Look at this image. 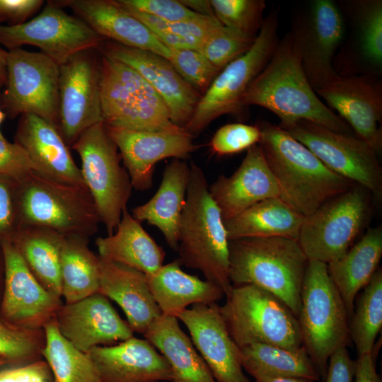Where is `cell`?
Returning a JSON list of instances; mask_svg holds the SVG:
<instances>
[{
	"label": "cell",
	"instance_id": "obj_29",
	"mask_svg": "<svg viewBox=\"0 0 382 382\" xmlns=\"http://www.w3.org/2000/svg\"><path fill=\"white\" fill-rule=\"evenodd\" d=\"M99 257L135 269L146 277L163 265L166 252L125 209L115 232L96 240Z\"/></svg>",
	"mask_w": 382,
	"mask_h": 382
},
{
	"label": "cell",
	"instance_id": "obj_24",
	"mask_svg": "<svg viewBox=\"0 0 382 382\" xmlns=\"http://www.w3.org/2000/svg\"><path fill=\"white\" fill-rule=\"evenodd\" d=\"M87 354L101 382H158L173 380L166 359L146 339L132 337L115 345L93 347Z\"/></svg>",
	"mask_w": 382,
	"mask_h": 382
},
{
	"label": "cell",
	"instance_id": "obj_42",
	"mask_svg": "<svg viewBox=\"0 0 382 382\" xmlns=\"http://www.w3.org/2000/svg\"><path fill=\"white\" fill-rule=\"evenodd\" d=\"M168 61L178 74L202 96L220 72L201 52L191 49L170 50Z\"/></svg>",
	"mask_w": 382,
	"mask_h": 382
},
{
	"label": "cell",
	"instance_id": "obj_57",
	"mask_svg": "<svg viewBox=\"0 0 382 382\" xmlns=\"http://www.w3.org/2000/svg\"><path fill=\"white\" fill-rule=\"evenodd\" d=\"M6 19L4 12L3 0H0V22Z\"/></svg>",
	"mask_w": 382,
	"mask_h": 382
},
{
	"label": "cell",
	"instance_id": "obj_22",
	"mask_svg": "<svg viewBox=\"0 0 382 382\" xmlns=\"http://www.w3.org/2000/svg\"><path fill=\"white\" fill-rule=\"evenodd\" d=\"M298 42L302 66L314 91L335 79L338 74L332 60L344 33L342 16L330 0L313 3L303 25L292 30Z\"/></svg>",
	"mask_w": 382,
	"mask_h": 382
},
{
	"label": "cell",
	"instance_id": "obj_50",
	"mask_svg": "<svg viewBox=\"0 0 382 382\" xmlns=\"http://www.w3.org/2000/svg\"><path fill=\"white\" fill-rule=\"evenodd\" d=\"M43 4L41 0H3L4 15L9 25L24 23Z\"/></svg>",
	"mask_w": 382,
	"mask_h": 382
},
{
	"label": "cell",
	"instance_id": "obj_4",
	"mask_svg": "<svg viewBox=\"0 0 382 382\" xmlns=\"http://www.w3.org/2000/svg\"><path fill=\"white\" fill-rule=\"evenodd\" d=\"M228 276L232 286L250 284L283 301L297 318L309 260L297 241L274 238L231 240Z\"/></svg>",
	"mask_w": 382,
	"mask_h": 382
},
{
	"label": "cell",
	"instance_id": "obj_48",
	"mask_svg": "<svg viewBox=\"0 0 382 382\" xmlns=\"http://www.w3.org/2000/svg\"><path fill=\"white\" fill-rule=\"evenodd\" d=\"M52 374L45 360L0 371V382H52Z\"/></svg>",
	"mask_w": 382,
	"mask_h": 382
},
{
	"label": "cell",
	"instance_id": "obj_34",
	"mask_svg": "<svg viewBox=\"0 0 382 382\" xmlns=\"http://www.w3.org/2000/svg\"><path fill=\"white\" fill-rule=\"evenodd\" d=\"M64 236L41 226H23L10 238L29 271L50 293L62 297L60 255Z\"/></svg>",
	"mask_w": 382,
	"mask_h": 382
},
{
	"label": "cell",
	"instance_id": "obj_17",
	"mask_svg": "<svg viewBox=\"0 0 382 382\" xmlns=\"http://www.w3.org/2000/svg\"><path fill=\"white\" fill-rule=\"evenodd\" d=\"M106 127L117 147L132 188L146 191L153 185L156 164L174 158L185 159L197 146L185 130L179 132H153Z\"/></svg>",
	"mask_w": 382,
	"mask_h": 382
},
{
	"label": "cell",
	"instance_id": "obj_44",
	"mask_svg": "<svg viewBox=\"0 0 382 382\" xmlns=\"http://www.w3.org/2000/svg\"><path fill=\"white\" fill-rule=\"evenodd\" d=\"M361 46L364 56L374 64L382 62V3L369 4L361 24Z\"/></svg>",
	"mask_w": 382,
	"mask_h": 382
},
{
	"label": "cell",
	"instance_id": "obj_13",
	"mask_svg": "<svg viewBox=\"0 0 382 382\" xmlns=\"http://www.w3.org/2000/svg\"><path fill=\"white\" fill-rule=\"evenodd\" d=\"M59 66L41 52L8 50L2 98L6 115H35L58 127Z\"/></svg>",
	"mask_w": 382,
	"mask_h": 382
},
{
	"label": "cell",
	"instance_id": "obj_20",
	"mask_svg": "<svg viewBox=\"0 0 382 382\" xmlns=\"http://www.w3.org/2000/svg\"><path fill=\"white\" fill-rule=\"evenodd\" d=\"M353 132L378 154L382 148V94L379 85L364 76H341L315 91Z\"/></svg>",
	"mask_w": 382,
	"mask_h": 382
},
{
	"label": "cell",
	"instance_id": "obj_3",
	"mask_svg": "<svg viewBox=\"0 0 382 382\" xmlns=\"http://www.w3.org/2000/svg\"><path fill=\"white\" fill-rule=\"evenodd\" d=\"M185 204L178 227V260L200 271L227 296L229 279L228 238L221 211L213 199L202 169L190 163Z\"/></svg>",
	"mask_w": 382,
	"mask_h": 382
},
{
	"label": "cell",
	"instance_id": "obj_45",
	"mask_svg": "<svg viewBox=\"0 0 382 382\" xmlns=\"http://www.w3.org/2000/svg\"><path fill=\"white\" fill-rule=\"evenodd\" d=\"M19 228L18 181L0 175V240L10 239Z\"/></svg>",
	"mask_w": 382,
	"mask_h": 382
},
{
	"label": "cell",
	"instance_id": "obj_25",
	"mask_svg": "<svg viewBox=\"0 0 382 382\" xmlns=\"http://www.w3.org/2000/svg\"><path fill=\"white\" fill-rule=\"evenodd\" d=\"M16 142L27 152L35 172L59 183L85 186L80 168L56 125L35 115H22Z\"/></svg>",
	"mask_w": 382,
	"mask_h": 382
},
{
	"label": "cell",
	"instance_id": "obj_52",
	"mask_svg": "<svg viewBox=\"0 0 382 382\" xmlns=\"http://www.w3.org/2000/svg\"><path fill=\"white\" fill-rule=\"evenodd\" d=\"M180 1L195 13L206 16H214L209 1L180 0Z\"/></svg>",
	"mask_w": 382,
	"mask_h": 382
},
{
	"label": "cell",
	"instance_id": "obj_38",
	"mask_svg": "<svg viewBox=\"0 0 382 382\" xmlns=\"http://www.w3.org/2000/svg\"><path fill=\"white\" fill-rule=\"evenodd\" d=\"M382 327V270L378 268L358 293L349 319V332L357 357L371 354Z\"/></svg>",
	"mask_w": 382,
	"mask_h": 382
},
{
	"label": "cell",
	"instance_id": "obj_54",
	"mask_svg": "<svg viewBox=\"0 0 382 382\" xmlns=\"http://www.w3.org/2000/svg\"><path fill=\"white\" fill-rule=\"evenodd\" d=\"M7 54L8 51L0 47V80L4 85L6 82V64H7Z\"/></svg>",
	"mask_w": 382,
	"mask_h": 382
},
{
	"label": "cell",
	"instance_id": "obj_2",
	"mask_svg": "<svg viewBox=\"0 0 382 382\" xmlns=\"http://www.w3.org/2000/svg\"><path fill=\"white\" fill-rule=\"evenodd\" d=\"M259 142L277 183L279 197L306 217L356 183L327 168L279 125L263 122Z\"/></svg>",
	"mask_w": 382,
	"mask_h": 382
},
{
	"label": "cell",
	"instance_id": "obj_30",
	"mask_svg": "<svg viewBox=\"0 0 382 382\" xmlns=\"http://www.w3.org/2000/svg\"><path fill=\"white\" fill-rule=\"evenodd\" d=\"M181 265L176 259L146 277L150 292L162 314L177 318L190 305L216 303L225 296L218 285L184 272Z\"/></svg>",
	"mask_w": 382,
	"mask_h": 382
},
{
	"label": "cell",
	"instance_id": "obj_26",
	"mask_svg": "<svg viewBox=\"0 0 382 382\" xmlns=\"http://www.w3.org/2000/svg\"><path fill=\"white\" fill-rule=\"evenodd\" d=\"M63 2L73 11L75 16L104 39L109 38L127 47L151 52L167 60L170 58V50L117 1L69 0Z\"/></svg>",
	"mask_w": 382,
	"mask_h": 382
},
{
	"label": "cell",
	"instance_id": "obj_47",
	"mask_svg": "<svg viewBox=\"0 0 382 382\" xmlns=\"http://www.w3.org/2000/svg\"><path fill=\"white\" fill-rule=\"evenodd\" d=\"M35 171V167L25 150L16 142L0 137V175L17 181Z\"/></svg>",
	"mask_w": 382,
	"mask_h": 382
},
{
	"label": "cell",
	"instance_id": "obj_9",
	"mask_svg": "<svg viewBox=\"0 0 382 382\" xmlns=\"http://www.w3.org/2000/svg\"><path fill=\"white\" fill-rule=\"evenodd\" d=\"M375 202L356 184L306 216L297 241L308 259L328 264L342 257L368 228Z\"/></svg>",
	"mask_w": 382,
	"mask_h": 382
},
{
	"label": "cell",
	"instance_id": "obj_40",
	"mask_svg": "<svg viewBox=\"0 0 382 382\" xmlns=\"http://www.w3.org/2000/svg\"><path fill=\"white\" fill-rule=\"evenodd\" d=\"M214 16L228 28L256 37L265 18L263 0H211Z\"/></svg>",
	"mask_w": 382,
	"mask_h": 382
},
{
	"label": "cell",
	"instance_id": "obj_31",
	"mask_svg": "<svg viewBox=\"0 0 382 382\" xmlns=\"http://www.w3.org/2000/svg\"><path fill=\"white\" fill-rule=\"evenodd\" d=\"M382 256V226L368 228L362 237L338 260L327 264L350 318L358 293L369 282Z\"/></svg>",
	"mask_w": 382,
	"mask_h": 382
},
{
	"label": "cell",
	"instance_id": "obj_43",
	"mask_svg": "<svg viewBox=\"0 0 382 382\" xmlns=\"http://www.w3.org/2000/svg\"><path fill=\"white\" fill-rule=\"evenodd\" d=\"M260 137V129L257 126L227 124L215 132L210 147L212 151L219 156L233 154L259 144Z\"/></svg>",
	"mask_w": 382,
	"mask_h": 382
},
{
	"label": "cell",
	"instance_id": "obj_37",
	"mask_svg": "<svg viewBox=\"0 0 382 382\" xmlns=\"http://www.w3.org/2000/svg\"><path fill=\"white\" fill-rule=\"evenodd\" d=\"M44 330L45 345L42 357L51 369L52 382H101L90 356L60 333L55 318L44 326Z\"/></svg>",
	"mask_w": 382,
	"mask_h": 382
},
{
	"label": "cell",
	"instance_id": "obj_11",
	"mask_svg": "<svg viewBox=\"0 0 382 382\" xmlns=\"http://www.w3.org/2000/svg\"><path fill=\"white\" fill-rule=\"evenodd\" d=\"M278 14L265 18L252 47L226 65L202 96L185 131L192 136L204 130L223 115H238L243 110V97L253 79L272 57L279 42Z\"/></svg>",
	"mask_w": 382,
	"mask_h": 382
},
{
	"label": "cell",
	"instance_id": "obj_7",
	"mask_svg": "<svg viewBox=\"0 0 382 382\" xmlns=\"http://www.w3.org/2000/svg\"><path fill=\"white\" fill-rule=\"evenodd\" d=\"M20 227L35 226L62 236L91 237L100 217L85 186L65 184L33 171L18 181Z\"/></svg>",
	"mask_w": 382,
	"mask_h": 382
},
{
	"label": "cell",
	"instance_id": "obj_5",
	"mask_svg": "<svg viewBox=\"0 0 382 382\" xmlns=\"http://www.w3.org/2000/svg\"><path fill=\"white\" fill-rule=\"evenodd\" d=\"M302 346L325 378L332 353L351 344L349 319L342 298L331 279L327 264L309 260L301 291L297 317Z\"/></svg>",
	"mask_w": 382,
	"mask_h": 382
},
{
	"label": "cell",
	"instance_id": "obj_33",
	"mask_svg": "<svg viewBox=\"0 0 382 382\" xmlns=\"http://www.w3.org/2000/svg\"><path fill=\"white\" fill-rule=\"evenodd\" d=\"M304 218L274 197L256 203L224 223L228 241L274 237L297 241Z\"/></svg>",
	"mask_w": 382,
	"mask_h": 382
},
{
	"label": "cell",
	"instance_id": "obj_18",
	"mask_svg": "<svg viewBox=\"0 0 382 382\" xmlns=\"http://www.w3.org/2000/svg\"><path fill=\"white\" fill-rule=\"evenodd\" d=\"M99 48L103 55L122 62L139 73L164 100L172 122L184 129L202 95L178 74L168 60L115 42H103Z\"/></svg>",
	"mask_w": 382,
	"mask_h": 382
},
{
	"label": "cell",
	"instance_id": "obj_1",
	"mask_svg": "<svg viewBox=\"0 0 382 382\" xmlns=\"http://www.w3.org/2000/svg\"><path fill=\"white\" fill-rule=\"evenodd\" d=\"M242 105L267 109L280 120V127L306 120L335 132L354 134L351 127L325 105L304 73L293 31L279 41L268 63L245 93Z\"/></svg>",
	"mask_w": 382,
	"mask_h": 382
},
{
	"label": "cell",
	"instance_id": "obj_21",
	"mask_svg": "<svg viewBox=\"0 0 382 382\" xmlns=\"http://www.w3.org/2000/svg\"><path fill=\"white\" fill-rule=\"evenodd\" d=\"M216 382H251L244 374L240 349L230 336L217 303L194 304L177 316Z\"/></svg>",
	"mask_w": 382,
	"mask_h": 382
},
{
	"label": "cell",
	"instance_id": "obj_19",
	"mask_svg": "<svg viewBox=\"0 0 382 382\" xmlns=\"http://www.w3.org/2000/svg\"><path fill=\"white\" fill-rule=\"evenodd\" d=\"M60 333L80 351L110 346L133 336L134 331L110 304L96 293L71 303L62 304L55 316Z\"/></svg>",
	"mask_w": 382,
	"mask_h": 382
},
{
	"label": "cell",
	"instance_id": "obj_56",
	"mask_svg": "<svg viewBox=\"0 0 382 382\" xmlns=\"http://www.w3.org/2000/svg\"><path fill=\"white\" fill-rule=\"evenodd\" d=\"M3 85H4L3 82L0 80V88ZM6 116V114L4 113V112L2 110L1 108L0 107V128H1V125L2 122H4ZM0 137H4L3 134L1 132V129H0Z\"/></svg>",
	"mask_w": 382,
	"mask_h": 382
},
{
	"label": "cell",
	"instance_id": "obj_35",
	"mask_svg": "<svg viewBox=\"0 0 382 382\" xmlns=\"http://www.w3.org/2000/svg\"><path fill=\"white\" fill-rule=\"evenodd\" d=\"M243 369L255 379L262 376L294 377L319 381V373L302 346L298 349L254 343L239 347Z\"/></svg>",
	"mask_w": 382,
	"mask_h": 382
},
{
	"label": "cell",
	"instance_id": "obj_46",
	"mask_svg": "<svg viewBox=\"0 0 382 382\" xmlns=\"http://www.w3.org/2000/svg\"><path fill=\"white\" fill-rule=\"evenodd\" d=\"M124 7L154 16L168 22H180L194 18L195 13L175 0H117Z\"/></svg>",
	"mask_w": 382,
	"mask_h": 382
},
{
	"label": "cell",
	"instance_id": "obj_36",
	"mask_svg": "<svg viewBox=\"0 0 382 382\" xmlns=\"http://www.w3.org/2000/svg\"><path fill=\"white\" fill-rule=\"evenodd\" d=\"M89 238L64 236L60 255L62 296L71 303L99 293V257L89 248Z\"/></svg>",
	"mask_w": 382,
	"mask_h": 382
},
{
	"label": "cell",
	"instance_id": "obj_10",
	"mask_svg": "<svg viewBox=\"0 0 382 382\" xmlns=\"http://www.w3.org/2000/svg\"><path fill=\"white\" fill-rule=\"evenodd\" d=\"M71 148L81 158V175L90 192L100 223L108 235L112 234L122 213L127 209L132 186L129 175L121 164L117 146L103 122L85 130Z\"/></svg>",
	"mask_w": 382,
	"mask_h": 382
},
{
	"label": "cell",
	"instance_id": "obj_15",
	"mask_svg": "<svg viewBox=\"0 0 382 382\" xmlns=\"http://www.w3.org/2000/svg\"><path fill=\"white\" fill-rule=\"evenodd\" d=\"M59 68L58 127L71 147L85 130L103 122L100 60L90 50L74 55Z\"/></svg>",
	"mask_w": 382,
	"mask_h": 382
},
{
	"label": "cell",
	"instance_id": "obj_23",
	"mask_svg": "<svg viewBox=\"0 0 382 382\" xmlns=\"http://www.w3.org/2000/svg\"><path fill=\"white\" fill-rule=\"evenodd\" d=\"M209 190L224 221L262 200L279 196L277 183L259 144L248 149L231 175H219Z\"/></svg>",
	"mask_w": 382,
	"mask_h": 382
},
{
	"label": "cell",
	"instance_id": "obj_14",
	"mask_svg": "<svg viewBox=\"0 0 382 382\" xmlns=\"http://www.w3.org/2000/svg\"><path fill=\"white\" fill-rule=\"evenodd\" d=\"M105 40L54 3L28 21L0 25V44L8 50L35 46L59 66L79 52L99 48Z\"/></svg>",
	"mask_w": 382,
	"mask_h": 382
},
{
	"label": "cell",
	"instance_id": "obj_28",
	"mask_svg": "<svg viewBox=\"0 0 382 382\" xmlns=\"http://www.w3.org/2000/svg\"><path fill=\"white\" fill-rule=\"evenodd\" d=\"M190 166L174 158L165 167L158 189L146 202L132 209V216L156 227L168 246L178 249V227L185 204L190 180Z\"/></svg>",
	"mask_w": 382,
	"mask_h": 382
},
{
	"label": "cell",
	"instance_id": "obj_41",
	"mask_svg": "<svg viewBox=\"0 0 382 382\" xmlns=\"http://www.w3.org/2000/svg\"><path fill=\"white\" fill-rule=\"evenodd\" d=\"M256 37L221 25L202 43L201 52L220 71L245 54Z\"/></svg>",
	"mask_w": 382,
	"mask_h": 382
},
{
	"label": "cell",
	"instance_id": "obj_16",
	"mask_svg": "<svg viewBox=\"0 0 382 382\" xmlns=\"http://www.w3.org/2000/svg\"><path fill=\"white\" fill-rule=\"evenodd\" d=\"M4 260V283L0 315L10 323L28 329H44L63 304L29 271L8 238L0 240Z\"/></svg>",
	"mask_w": 382,
	"mask_h": 382
},
{
	"label": "cell",
	"instance_id": "obj_12",
	"mask_svg": "<svg viewBox=\"0 0 382 382\" xmlns=\"http://www.w3.org/2000/svg\"><path fill=\"white\" fill-rule=\"evenodd\" d=\"M307 147L335 173L359 185L379 202L382 168L378 154L355 134L335 132L306 120L281 127Z\"/></svg>",
	"mask_w": 382,
	"mask_h": 382
},
{
	"label": "cell",
	"instance_id": "obj_8",
	"mask_svg": "<svg viewBox=\"0 0 382 382\" xmlns=\"http://www.w3.org/2000/svg\"><path fill=\"white\" fill-rule=\"evenodd\" d=\"M219 311L238 347L264 343L298 349L302 340L297 318L272 294L250 284L233 286Z\"/></svg>",
	"mask_w": 382,
	"mask_h": 382
},
{
	"label": "cell",
	"instance_id": "obj_51",
	"mask_svg": "<svg viewBox=\"0 0 382 382\" xmlns=\"http://www.w3.org/2000/svg\"><path fill=\"white\" fill-rule=\"evenodd\" d=\"M374 353L358 357L354 360V382H382L376 369Z\"/></svg>",
	"mask_w": 382,
	"mask_h": 382
},
{
	"label": "cell",
	"instance_id": "obj_55",
	"mask_svg": "<svg viewBox=\"0 0 382 382\" xmlns=\"http://www.w3.org/2000/svg\"><path fill=\"white\" fill-rule=\"evenodd\" d=\"M2 279H4V255L2 251V248L1 245V241H0V282Z\"/></svg>",
	"mask_w": 382,
	"mask_h": 382
},
{
	"label": "cell",
	"instance_id": "obj_53",
	"mask_svg": "<svg viewBox=\"0 0 382 382\" xmlns=\"http://www.w3.org/2000/svg\"><path fill=\"white\" fill-rule=\"evenodd\" d=\"M255 380V382H314L306 378L282 376H262Z\"/></svg>",
	"mask_w": 382,
	"mask_h": 382
},
{
	"label": "cell",
	"instance_id": "obj_32",
	"mask_svg": "<svg viewBox=\"0 0 382 382\" xmlns=\"http://www.w3.org/2000/svg\"><path fill=\"white\" fill-rule=\"evenodd\" d=\"M178 320L162 314L143 335L166 359L173 373L172 382H216Z\"/></svg>",
	"mask_w": 382,
	"mask_h": 382
},
{
	"label": "cell",
	"instance_id": "obj_49",
	"mask_svg": "<svg viewBox=\"0 0 382 382\" xmlns=\"http://www.w3.org/2000/svg\"><path fill=\"white\" fill-rule=\"evenodd\" d=\"M354 360L347 347H341L330 356L327 374L322 382H354Z\"/></svg>",
	"mask_w": 382,
	"mask_h": 382
},
{
	"label": "cell",
	"instance_id": "obj_27",
	"mask_svg": "<svg viewBox=\"0 0 382 382\" xmlns=\"http://www.w3.org/2000/svg\"><path fill=\"white\" fill-rule=\"evenodd\" d=\"M99 260V293L115 301L132 330L144 335L162 315L150 292L146 276L125 265L100 257Z\"/></svg>",
	"mask_w": 382,
	"mask_h": 382
},
{
	"label": "cell",
	"instance_id": "obj_6",
	"mask_svg": "<svg viewBox=\"0 0 382 382\" xmlns=\"http://www.w3.org/2000/svg\"><path fill=\"white\" fill-rule=\"evenodd\" d=\"M100 89L105 126L153 132H179L160 95L135 70L112 58L100 59Z\"/></svg>",
	"mask_w": 382,
	"mask_h": 382
},
{
	"label": "cell",
	"instance_id": "obj_39",
	"mask_svg": "<svg viewBox=\"0 0 382 382\" xmlns=\"http://www.w3.org/2000/svg\"><path fill=\"white\" fill-rule=\"evenodd\" d=\"M44 329L33 330L8 323L0 315V357L16 366L41 360Z\"/></svg>",
	"mask_w": 382,
	"mask_h": 382
},
{
	"label": "cell",
	"instance_id": "obj_58",
	"mask_svg": "<svg viewBox=\"0 0 382 382\" xmlns=\"http://www.w3.org/2000/svg\"><path fill=\"white\" fill-rule=\"evenodd\" d=\"M6 364H8L7 361L4 358L0 357V367Z\"/></svg>",
	"mask_w": 382,
	"mask_h": 382
}]
</instances>
